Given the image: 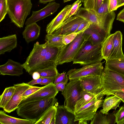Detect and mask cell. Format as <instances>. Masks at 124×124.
<instances>
[{"mask_svg":"<svg viewBox=\"0 0 124 124\" xmlns=\"http://www.w3.org/2000/svg\"><path fill=\"white\" fill-rule=\"evenodd\" d=\"M63 47H57L47 42L40 44L37 42L34 44L33 49L22 65L30 75L38 70L56 67L58 57Z\"/></svg>","mask_w":124,"mask_h":124,"instance_id":"1","label":"cell"},{"mask_svg":"<svg viewBox=\"0 0 124 124\" xmlns=\"http://www.w3.org/2000/svg\"><path fill=\"white\" fill-rule=\"evenodd\" d=\"M57 102L55 97L45 98L28 102L19 106L16 109L17 115L23 119L38 120L46 111Z\"/></svg>","mask_w":124,"mask_h":124,"instance_id":"2","label":"cell"},{"mask_svg":"<svg viewBox=\"0 0 124 124\" xmlns=\"http://www.w3.org/2000/svg\"><path fill=\"white\" fill-rule=\"evenodd\" d=\"M7 14L12 23L23 27L25 19L32 7L31 0H7Z\"/></svg>","mask_w":124,"mask_h":124,"instance_id":"3","label":"cell"},{"mask_svg":"<svg viewBox=\"0 0 124 124\" xmlns=\"http://www.w3.org/2000/svg\"><path fill=\"white\" fill-rule=\"evenodd\" d=\"M102 44L93 45L85 41L73 60V64L83 66L101 61L103 59L101 52Z\"/></svg>","mask_w":124,"mask_h":124,"instance_id":"4","label":"cell"},{"mask_svg":"<svg viewBox=\"0 0 124 124\" xmlns=\"http://www.w3.org/2000/svg\"><path fill=\"white\" fill-rule=\"evenodd\" d=\"M102 78L103 96L114 91L124 92V76L105 68Z\"/></svg>","mask_w":124,"mask_h":124,"instance_id":"5","label":"cell"},{"mask_svg":"<svg viewBox=\"0 0 124 124\" xmlns=\"http://www.w3.org/2000/svg\"><path fill=\"white\" fill-rule=\"evenodd\" d=\"M83 90L79 79L73 80H70L62 93L64 98V106L74 114L76 104L81 97Z\"/></svg>","mask_w":124,"mask_h":124,"instance_id":"6","label":"cell"},{"mask_svg":"<svg viewBox=\"0 0 124 124\" xmlns=\"http://www.w3.org/2000/svg\"><path fill=\"white\" fill-rule=\"evenodd\" d=\"M83 32L78 34L71 42L62 48L57 60V65L73 61L85 42Z\"/></svg>","mask_w":124,"mask_h":124,"instance_id":"7","label":"cell"},{"mask_svg":"<svg viewBox=\"0 0 124 124\" xmlns=\"http://www.w3.org/2000/svg\"><path fill=\"white\" fill-rule=\"evenodd\" d=\"M102 99L96 97L75 112L74 121H78L79 124H87L88 121H91L97 110L102 104L103 100Z\"/></svg>","mask_w":124,"mask_h":124,"instance_id":"8","label":"cell"},{"mask_svg":"<svg viewBox=\"0 0 124 124\" xmlns=\"http://www.w3.org/2000/svg\"><path fill=\"white\" fill-rule=\"evenodd\" d=\"M101 62L83 66L80 68L70 70L67 73L69 79L70 80L89 76H98L102 77L104 69L103 62Z\"/></svg>","mask_w":124,"mask_h":124,"instance_id":"9","label":"cell"},{"mask_svg":"<svg viewBox=\"0 0 124 124\" xmlns=\"http://www.w3.org/2000/svg\"><path fill=\"white\" fill-rule=\"evenodd\" d=\"M83 90L97 97L102 98V79L99 76L87 77L79 79Z\"/></svg>","mask_w":124,"mask_h":124,"instance_id":"10","label":"cell"},{"mask_svg":"<svg viewBox=\"0 0 124 124\" xmlns=\"http://www.w3.org/2000/svg\"><path fill=\"white\" fill-rule=\"evenodd\" d=\"M15 92L11 99L3 108L6 112L10 113L17 109L23 99L22 95L27 89L33 86L30 85L27 83L14 84Z\"/></svg>","mask_w":124,"mask_h":124,"instance_id":"11","label":"cell"},{"mask_svg":"<svg viewBox=\"0 0 124 124\" xmlns=\"http://www.w3.org/2000/svg\"><path fill=\"white\" fill-rule=\"evenodd\" d=\"M58 92L56 88L55 85L53 82L52 83L43 86L41 88L23 99L18 106L26 102L34 100L54 98Z\"/></svg>","mask_w":124,"mask_h":124,"instance_id":"12","label":"cell"},{"mask_svg":"<svg viewBox=\"0 0 124 124\" xmlns=\"http://www.w3.org/2000/svg\"><path fill=\"white\" fill-rule=\"evenodd\" d=\"M60 4L55 1L49 2L43 8L37 11H32L31 16L26 20V25L36 22L53 14L60 7Z\"/></svg>","mask_w":124,"mask_h":124,"instance_id":"13","label":"cell"},{"mask_svg":"<svg viewBox=\"0 0 124 124\" xmlns=\"http://www.w3.org/2000/svg\"><path fill=\"white\" fill-rule=\"evenodd\" d=\"M85 20L76 15L72 16L61 24L53 32L55 35H65L74 32Z\"/></svg>","mask_w":124,"mask_h":124,"instance_id":"14","label":"cell"},{"mask_svg":"<svg viewBox=\"0 0 124 124\" xmlns=\"http://www.w3.org/2000/svg\"><path fill=\"white\" fill-rule=\"evenodd\" d=\"M83 36L85 41L93 45L101 44L106 39L99 28L93 23L84 31Z\"/></svg>","mask_w":124,"mask_h":124,"instance_id":"15","label":"cell"},{"mask_svg":"<svg viewBox=\"0 0 124 124\" xmlns=\"http://www.w3.org/2000/svg\"><path fill=\"white\" fill-rule=\"evenodd\" d=\"M55 105L57 108L55 124H75L74 114L68 110L64 105H59L57 102Z\"/></svg>","mask_w":124,"mask_h":124,"instance_id":"16","label":"cell"},{"mask_svg":"<svg viewBox=\"0 0 124 124\" xmlns=\"http://www.w3.org/2000/svg\"><path fill=\"white\" fill-rule=\"evenodd\" d=\"M22 65L10 59L4 64L0 66V74L19 76L23 73Z\"/></svg>","mask_w":124,"mask_h":124,"instance_id":"17","label":"cell"},{"mask_svg":"<svg viewBox=\"0 0 124 124\" xmlns=\"http://www.w3.org/2000/svg\"><path fill=\"white\" fill-rule=\"evenodd\" d=\"M72 5H67L47 25V34H52L62 23L66 16L71 7Z\"/></svg>","mask_w":124,"mask_h":124,"instance_id":"18","label":"cell"},{"mask_svg":"<svg viewBox=\"0 0 124 124\" xmlns=\"http://www.w3.org/2000/svg\"><path fill=\"white\" fill-rule=\"evenodd\" d=\"M122 35L120 31L113 33L112 47L109 59H114L124 57L122 49Z\"/></svg>","mask_w":124,"mask_h":124,"instance_id":"19","label":"cell"},{"mask_svg":"<svg viewBox=\"0 0 124 124\" xmlns=\"http://www.w3.org/2000/svg\"><path fill=\"white\" fill-rule=\"evenodd\" d=\"M16 34L9 35L0 38V55L10 52L17 45Z\"/></svg>","mask_w":124,"mask_h":124,"instance_id":"20","label":"cell"},{"mask_svg":"<svg viewBox=\"0 0 124 124\" xmlns=\"http://www.w3.org/2000/svg\"><path fill=\"white\" fill-rule=\"evenodd\" d=\"M40 27L36 23L26 25L22 33L26 42L29 43L37 39L40 35Z\"/></svg>","mask_w":124,"mask_h":124,"instance_id":"21","label":"cell"},{"mask_svg":"<svg viewBox=\"0 0 124 124\" xmlns=\"http://www.w3.org/2000/svg\"><path fill=\"white\" fill-rule=\"evenodd\" d=\"M115 112L104 114L100 111L96 112L90 124H115L116 123Z\"/></svg>","mask_w":124,"mask_h":124,"instance_id":"22","label":"cell"},{"mask_svg":"<svg viewBox=\"0 0 124 124\" xmlns=\"http://www.w3.org/2000/svg\"><path fill=\"white\" fill-rule=\"evenodd\" d=\"M122 100L116 96L113 95L110 96H107L103 100L102 104V109L100 111L103 114H107L111 109L115 110L119 105Z\"/></svg>","mask_w":124,"mask_h":124,"instance_id":"23","label":"cell"},{"mask_svg":"<svg viewBox=\"0 0 124 124\" xmlns=\"http://www.w3.org/2000/svg\"><path fill=\"white\" fill-rule=\"evenodd\" d=\"M5 111H0V123L1 124H34L33 121L13 117L7 114Z\"/></svg>","mask_w":124,"mask_h":124,"instance_id":"24","label":"cell"},{"mask_svg":"<svg viewBox=\"0 0 124 124\" xmlns=\"http://www.w3.org/2000/svg\"><path fill=\"white\" fill-rule=\"evenodd\" d=\"M106 61L105 68L124 76V57L109 59Z\"/></svg>","mask_w":124,"mask_h":124,"instance_id":"25","label":"cell"},{"mask_svg":"<svg viewBox=\"0 0 124 124\" xmlns=\"http://www.w3.org/2000/svg\"><path fill=\"white\" fill-rule=\"evenodd\" d=\"M57 108L55 104L49 107L34 124H50L52 120L55 119Z\"/></svg>","mask_w":124,"mask_h":124,"instance_id":"26","label":"cell"},{"mask_svg":"<svg viewBox=\"0 0 124 124\" xmlns=\"http://www.w3.org/2000/svg\"><path fill=\"white\" fill-rule=\"evenodd\" d=\"M113 34H110L106 38L102 44L101 52L103 59L106 61L109 58L112 51Z\"/></svg>","mask_w":124,"mask_h":124,"instance_id":"27","label":"cell"},{"mask_svg":"<svg viewBox=\"0 0 124 124\" xmlns=\"http://www.w3.org/2000/svg\"><path fill=\"white\" fill-rule=\"evenodd\" d=\"M63 35H55L52 34L46 35L45 41L49 44L59 47H62L65 45L63 42Z\"/></svg>","mask_w":124,"mask_h":124,"instance_id":"28","label":"cell"},{"mask_svg":"<svg viewBox=\"0 0 124 124\" xmlns=\"http://www.w3.org/2000/svg\"><path fill=\"white\" fill-rule=\"evenodd\" d=\"M96 97L97 96L83 90L82 92L81 97L77 101L76 104L74 112L91 101Z\"/></svg>","mask_w":124,"mask_h":124,"instance_id":"29","label":"cell"},{"mask_svg":"<svg viewBox=\"0 0 124 124\" xmlns=\"http://www.w3.org/2000/svg\"><path fill=\"white\" fill-rule=\"evenodd\" d=\"M15 90L14 86L6 88L0 96V107L3 108L9 101Z\"/></svg>","mask_w":124,"mask_h":124,"instance_id":"30","label":"cell"},{"mask_svg":"<svg viewBox=\"0 0 124 124\" xmlns=\"http://www.w3.org/2000/svg\"><path fill=\"white\" fill-rule=\"evenodd\" d=\"M36 71L39 73L40 77H43L56 78L59 73L56 67L55 66L49 67Z\"/></svg>","mask_w":124,"mask_h":124,"instance_id":"31","label":"cell"},{"mask_svg":"<svg viewBox=\"0 0 124 124\" xmlns=\"http://www.w3.org/2000/svg\"><path fill=\"white\" fill-rule=\"evenodd\" d=\"M104 0H84V8L96 12Z\"/></svg>","mask_w":124,"mask_h":124,"instance_id":"32","label":"cell"},{"mask_svg":"<svg viewBox=\"0 0 124 124\" xmlns=\"http://www.w3.org/2000/svg\"><path fill=\"white\" fill-rule=\"evenodd\" d=\"M82 2L81 0H77L72 4L71 7L65 17L62 23L67 21L73 16L77 14L82 5V3H81Z\"/></svg>","mask_w":124,"mask_h":124,"instance_id":"33","label":"cell"},{"mask_svg":"<svg viewBox=\"0 0 124 124\" xmlns=\"http://www.w3.org/2000/svg\"><path fill=\"white\" fill-rule=\"evenodd\" d=\"M116 123L123 124L124 123V106L120 107L119 109L114 114Z\"/></svg>","mask_w":124,"mask_h":124,"instance_id":"34","label":"cell"},{"mask_svg":"<svg viewBox=\"0 0 124 124\" xmlns=\"http://www.w3.org/2000/svg\"><path fill=\"white\" fill-rule=\"evenodd\" d=\"M7 10V0H0V22L4 18Z\"/></svg>","mask_w":124,"mask_h":124,"instance_id":"35","label":"cell"},{"mask_svg":"<svg viewBox=\"0 0 124 124\" xmlns=\"http://www.w3.org/2000/svg\"><path fill=\"white\" fill-rule=\"evenodd\" d=\"M96 12L98 15L105 14L109 12V0H104Z\"/></svg>","mask_w":124,"mask_h":124,"instance_id":"36","label":"cell"},{"mask_svg":"<svg viewBox=\"0 0 124 124\" xmlns=\"http://www.w3.org/2000/svg\"><path fill=\"white\" fill-rule=\"evenodd\" d=\"M68 79V77L66 72H64L61 73H59L56 77L53 83L55 85L61 83L67 84Z\"/></svg>","mask_w":124,"mask_h":124,"instance_id":"37","label":"cell"},{"mask_svg":"<svg viewBox=\"0 0 124 124\" xmlns=\"http://www.w3.org/2000/svg\"><path fill=\"white\" fill-rule=\"evenodd\" d=\"M91 23L85 20L78 26L74 32L79 34L84 32L88 28Z\"/></svg>","mask_w":124,"mask_h":124,"instance_id":"38","label":"cell"},{"mask_svg":"<svg viewBox=\"0 0 124 124\" xmlns=\"http://www.w3.org/2000/svg\"><path fill=\"white\" fill-rule=\"evenodd\" d=\"M78 34L75 32L65 35H63L62 41L65 45H66L72 42Z\"/></svg>","mask_w":124,"mask_h":124,"instance_id":"39","label":"cell"},{"mask_svg":"<svg viewBox=\"0 0 124 124\" xmlns=\"http://www.w3.org/2000/svg\"><path fill=\"white\" fill-rule=\"evenodd\" d=\"M42 87H39L33 86L29 88L25 91L23 94L22 95L23 99L27 98L35 92L41 88Z\"/></svg>","mask_w":124,"mask_h":124,"instance_id":"40","label":"cell"},{"mask_svg":"<svg viewBox=\"0 0 124 124\" xmlns=\"http://www.w3.org/2000/svg\"><path fill=\"white\" fill-rule=\"evenodd\" d=\"M110 95H114L116 96L124 103V92L121 91H114L108 93L107 95L109 96Z\"/></svg>","mask_w":124,"mask_h":124,"instance_id":"41","label":"cell"},{"mask_svg":"<svg viewBox=\"0 0 124 124\" xmlns=\"http://www.w3.org/2000/svg\"><path fill=\"white\" fill-rule=\"evenodd\" d=\"M117 4V0H109V12L116 10Z\"/></svg>","mask_w":124,"mask_h":124,"instance_id":"42","label":"cell"},{"mask_svg":"<svg viewBox=\"0 0 124 124\" xmlns=\"http://www.w3.org/2000/svg\"><path fill=\"white\" fill-rule=\"evenodd\" d=\"M43 79L42 80L39 84L46 85L52 83H53L56 78H55L46 77H43Z\"/></svg>","mask_w":124,"mask_h":124,"instance_id":"43","label":"cell"},{"mask_svg":"<svg viewBox=\"0 0 124 124\" xmlns=\"http://www.w3.org/2000/svg\"><path fill=\"white\" fill-rule=\"evenodd\" d=\"M67 84L61 83L55 85L56 88L58 91L63 92Z\"/></svg>","mask_w":124,"mask_h":124,"instance_id":"44","label":"cell"},{"mask_svg":"<svg viewBox=\"0 0 124 124\" xmlns=\"http://www.w3.org/2000/svg\"><path fill=\"white\" fill-rule=\"evenodd\" d=\"M43 79V78L42 77H40L39 78L37 79H33L31 81L27 83L28 85L31 86H33L35 84H39V83L41 82Z\"/></svg>","mask_w":124,"mask_h":124,"instance_id":"45","label":"cell"},{"mask_svg":"<svg viewBox=\"0 0 124 124\" xmlns=\"http://www.w3.org/2000/svg\"><path fill=\"white\" fill-rule=\"evenodd\" d=\"M116 19L124 23V8L117 15Z\"/></svg>","mask_w":124,"mask_h":124,"instance_id":"46","label":"cell"},{"mask_svg":"<svg viewBox=\"0 0 124 124\" xmlns=\"http://www.w3.org/2000/svg\"><path fill=\"white\" fill-rule=\"evenodd\" d=\"M31 75L32 76L33 79H39L40 77L39 73L36 71L33 72Z\"/></svg>","mask_w":124,"mask_h":124,"instance_id":"47","label":"cell"},{"mask_svg":"<svg viewBox=\"0 0 124 124\" xmlns=\"http://www.w3.org/2000/svg\"><path fill=\"white\" fill-rule=\"evenodd\" d=\"M117 4L116 8V10L117 8L124 5V0H117Z\"/></svg>","mask_w":124,"mask_h":124,"instance_id":"48","label":"cell"},{"mask_svg":"<svg viewBox=\"0 0 124 124\" xmlns=\"http://www.w3.org/2000/svg\"><path fill=\"white\" fill-rule=\"evenodd\" d=\"M55 0H39V2L41 3L46 4L48 2H50Z\"/></svg>","mask_w":124,"mask_h":124,"instance_id":"49","label":"cell"},{"mask_svg":"<svg viewBox=\"0 0 124 124\" xmlns=\"http://www.w3.org/2000/svg\"><path fill=\"white\" fill-rule=\"evenodd\" d=\"M63 0V2L64 3H65L69 1H70L71 0ZM83 2L84 0H81Z\"/></svg>","mask_w":124,"mask_h":124,"instance_id":"50","label":"cell"},{"mask_svg":"<svg viewBox=\"0 0 124 124\" xmlns=\"http://www.w3.org/2000/svg\"><path fill=\"white\" fill-rule=\"evenodd\" d=\"M123 124H124V123H123Z\"/></svg>","mask_w":124,"mask_h":124,"instance_id":"51","label":"cell"}]
</instances>
